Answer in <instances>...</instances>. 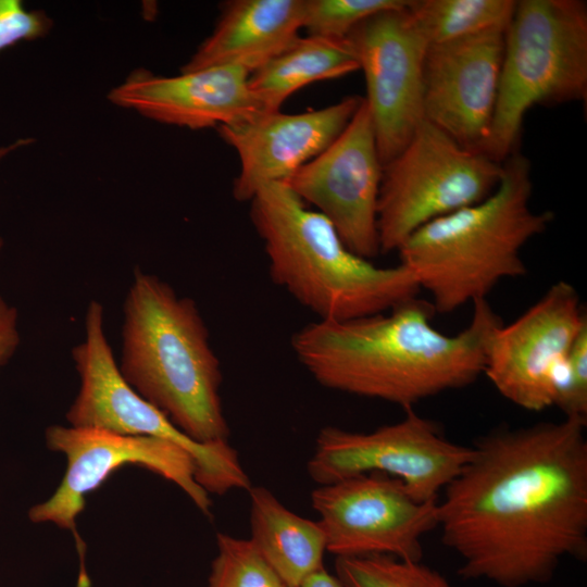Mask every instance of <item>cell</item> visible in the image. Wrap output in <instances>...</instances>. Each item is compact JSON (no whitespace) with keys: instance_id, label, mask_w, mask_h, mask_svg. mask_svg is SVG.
I'll return each mask as SVG.
<instances>
[{"instance_id":"3957f363","label":"cell","mask_w":587,"mask_h":587,"mask_svg":"<svg viewBox=\"0 0 587 587\" xmlns=\"http://www.w3.org/2000/svg\"><path fill=\"white\" fill-rule=\"evenodd\" d=\"M123 315L125 382L192 440L227 441L220 361L196 302L136 267Z\"/></svg>"},{"instance_id":"ffe728a7","label":"cell","mask_w":587,"mask_h":587,"mask_svg":"<svg viewBox=\"0 0 587 587\" xmlns=\"http://www.w3.org/2000/svg\"><path fill=\"white\" fill-rule=\"evenodd\" d=\"M360 70L348 38L298 37L287 49L249 75V87L265 112L279 111L300 88Z\"/></svg>"},{"instance_id":"7c38bea8","label":"cell","mask_w":587,"mask_h":587,"mask_svg":"<svg viewBox=\"0 0 587 587\" xmlns=\"http://www.w3.org/2000/svg\"><path fill=\"white\" fill-rule=\"evenodd\" d=\"M586 325L574 286L557 282L517 319L494 329L483 374L522 409L553 407L566 357Z\"/></svg>"},{"instance_id":"9c48e42d","label":"cell","mask_w":587,"mask_h":587,"mask_svg":"<svg viewBox=\"0 0 587 587\" xmlns=\"http://www.w3.org/2000/svg\"><path fill=\"white\" fill-rule=\"evenodd\" d=\"M47 447L63 453L66 471L57 490L46 501L30 508L34 523L50 522L72 532L79 554L78 587H88L85 569L86 546L76 519L84 511L86 496L114 471L137 464L178 486L205 515L212 501L196 480V462L184 448L148 436H126L101 429L52 425L46 430Z\"/></svg>"},{"instance_id":"5bb4252c","label":"cell","mask_w":587,"mask_h":587,"mask_svg":"<svg viewBox=\"0 0 587 587\" xmlns=\"http://www.w3.org/2000/svg\"><path fill=\"white\" fill-rule=\"evenodd\" d=\"M408 4L365 18L347 36L364 73V100L383 165L399 154L424 121L423 68L428 43L414 26Z\"/></svg>"},{"instance_id":"8992f818","label":"cell","mask_w":587,"mask_h":587,"mask_svg":"<svg viewBox=\"0 0 587 587\" xmlns=\"http://www.w3.org/2000/svg\"><path fill=\"white\" fill-rule=\"evenodd\" d=\"M586 96V2L516 1L505 30L497 103L482 152L502 163L517 151L530 108L585 101Z\"/></svg>"},{"instance_id":"603a6c76","label":"cell","mask_w":587,"mask_h":587,"mask_svg":"<svg viewBox=\"0 0 587 587\" xmlns=\"http://www.w3.org/2000/svg\"><path fill=\"white\" fill-rule=\"evenodd\" d=\"M208 587H287L250 539L217 534Z\"/></svg>"},{"instance_id":"ac0fdd59","label":"cell","mask_w":587,"mask_h":587,"mask_svg":"<svg viewBox=\"0 0 587 587\" xmlns=\"http://www.w3.org/2000/svg\"><path fill=\"white\" fill-rule=\"evenodd\" d=\"M303 0H229L180 72L235 66L250 73L287 49L302 28Z\"/></svg>"},{"instance_id":"83f0119b","label":"cell","mask_w":587,"mask_h":587,"mask_svg":"<svg viewBox=\"0 0 587 587\" xmlns=\"http://www.w3.org/2000/svg\"><path fill=\"white\" fill-rule=\"evenodd\" d=\"M296 587H344L341 582L324 567L309 575Z\"/></svg>"},{"instance_id":"7a4b0ae2","label":"cell","mask_w":587,"mask_h":587,"mask_svg":"<svg viewBox=\"0 0 587 587\" xmlns=\"http://www.w3.org/2000/svg\"><path fill=\"white\" fill-rule=\"evenodd\" d=\"M473 307L471 322L455 335L436 329L435 309L416 297L384 313L316 320L292 336L291 346L322 386L409 409L484 373L488 340L502 321L487 299Z\"/></svg>"},{"instance_id":"6da1fadb","label":"cell","mask_w":587,"mask_h":587,"mask_svg":"<svg viewBox=\"0 0 587 587\" xmlns=\"http://www.w3.org/2000/svg\"><path fill=\"white\" fill-rule=\"evenodd\" d=\"M587 419L564 416L479 437L437 502L458 574L500 587L549 583L587 559Z\"/></svg>"},{"instance_id":"5b68a950","label":"cell","mask_w":587,"mask_h":587,"mask_svg":"<svg viewBox=\"0 0 587 587\" xmlns=\"http://www.w3.org/2000/svg\"><path fill=\"white\" fill-rule=\"evenodd\" d=\"M249 202L271 278L319 321L384 313L417 297L421 289L405 265L377 266L351 251L285 182L262 187Z\"/></svg>"},{"instance_id":"277c9868","label":"cell","mask_w":587,"mask_h":587,"mask_svg":"<svg viewBox=\"0 0 587 587\" xmlns=\"http://www.w3.org/2000/svg\"><path fill=\"white\" fill-rule=\"evenodd\" d=\"M532 192L530 162L516 151L502 162L488 197L426 223L404 240L400 263L429 294L436 312L486 299L502 279L526 273L522 248L553 220L552 212L530 208Z\"/></svg>"},{"instance_id":"cb8c5ba5","label":"cell","mask_w":587,"mask_h":587,"mask_svg":"<svg viewBox=\"0 0 587 587\" xmlns=\"http://www.w3.org/2000/svg\"><path fill=\"white\" fill-rule=\"evenodd\" d=\"M409 0H303L302 28L309 36L344 39L365 18L401 9Z\"/></svg>"},{"instance_id":"484cf974","label":"cell","mask_w":587,"mask_h":587,"mask_svg":"<svg viewBox=\"0 0 587 587\" xmlns=\"http://www.w3.org/2000/svg\"><path fill=\"white\" fill-rule=\"evenodd\" d=\"M52 18L40 10H27L20 0H0V51L18 42L46 37Z\"/></svg>"},{"instance_id":"4fadbf2b","label":"cell","mask_w":587,"mask_h":587,"mask_svg":"<svg viewBox=\"0 0 587 587\" xmlns=\"http://www.w3.org/2000/svg\"><path fill=\"white\" fill-rule=\"evenodd\" d=\"M382 174L372 116L362 98L337 139L285 183L304 203L317 208L351 251L371 260L380 252L377 204Z\"/></svg>"},{"instance_id":"f1b7e54d","label":"cell","mask_w":587,"mask_h":587,"mask_svg":"<svg viewBox=\"0 0 587 587\" xmlns=\"http://www.w3.org/2000/svg\"><path fill=\"white\" fill-rule=\"evenodd\" d=\"M33 142L32 138H20L15 141L1 146L0 147V162L8 157L10 153L14 152L15 150H18L21 148H24Z\"/></svg>"},{"instance_id":"d4e9b609","label":"cell","mask_w":587,"mask_h":587,"mask_svg":"<svg viewBox=\"0 0 587 587\" xmlns=\"http://www.w3.org/2000/svg\"><path fill=\"white\" fill-rule=\"evenodd\" d=\"M554 407L565 416L587 419V325L577 335L566 357Z\"/></svg>"},{"instance_id":"e0dca14e","label":"cell","mask_w":587,"mask_h":587,"mask_svg":"<svg viewBox=\"0 0 587 587\" xmlns=\"http://www.w3.org/2000/svg\"><path fill=\"white\" fill-rule=\"evenodd\" d=\"M250 72L217 66L176 76L146 68L132 72L108 100L158 123L203 129L249 120L265 112L249 87Z\"/></svg>"},{"instance_id":"7402d4cb","label":"cell","mask_w":587,"mask_h":587,"mask_svg":"<svg viewBox=\"0 0 587 587\" xmlns=\"http://www.w3.org/2000/svg\"><path fill=\"white\" fill-rule=\"evenodd\" d=\"M335 570L344 587H452L440 572L421 561L390 555L336 558Z\"/></svg>"},{"instance_id":"d6986e66","label":"cell","mask_w":587,"mask_h":587,"mask_svg":"<svg viewBox=\"0 0 587 587\" xmlns=\"http://www.w3.org/2000/svg\"><path fill=\"white\" fill-rule=\"evenodd\" d=\"M251 538L287 587L323 567L326 537L320 522L301 517L266 488H249Z\"/></svg>"},{"instance_id":"44dd1931","label":"cell","mask_w":587,"mask_h":587,"mask_svg":"<svg viewBox=\"0 0 587 587\" xmlns=\"http://www.w3.org/2000/svg\"><path fill=\"white\" fill-rule=\"evenodd\" d=\"M514 0H410L407 11L428 46L508 26Z\"/></svg>"},{"instance_id":"9a60e30c","label":"cell","mask_w":587,"mask_h":587,"mask_svg":"<svg viewBox=\"0 0 587 587\" xmlns=\"http://www.w3.org/2000/svg\"><path fill=\"white\" fill-rule=\"evenodd\" d=\"M507 27L427 48L423 68L424 120L464 148L482 152L488 138Z\"/></svg>"},{"instance_id":"30bf717a","label":"cell","mask_w":587,"mask_h":587,"mask_svg":"<svg viewBox=\"0 0 587 587\" xmlns=\"http://www.w3.org/2000/svg\"><path fill=\"white\" fill-rule=\"evenodd\" d=\"M404 411L402 420L370 433L323 428L308 463L311 479L327 485L379 472L401 479L419 501H437L469 461L472 448L449 440L413 408Z\"/></svg>"},{"instance_id":"52a82bcc","label":"cell","mask_w":587,"mask_h":587,"mask_svg":"<svg viewBox=\"0 0 587 587\" xmlns=\"http://www.w3.org/2000/svg\"><path fill=\"white\" fill-rule=\"evenodd\" d=\"M104 309L91 300L85 315V339L72 349L79 391L65 417L70 426L171 441L196 462V480L210 495L249 489V476L227 441L201 444L178 429L123 378L104 333Z\"/></svg>"},{"instance_id":"4316f807","label":"cell","mask_w":587,"mask_h":587,"mask_svg":"<svg viewBox=\"0 0 587 587\" xmlns=\"http://www.w3.org/2000/svg\"><path fill=\"white\" fill-rule=\"evenodd\" d=\"M3 239L0 237V251ZM21 341L17 328V310L0 296V370L14 355Z\"/></svg>"},{"instance_id":"ba28073f","label":"cell","mask_w":587,"mask_h":587,"mask_svg":"<svg viewBox=\"0 0 587 587\" xmlns=\"http://www.w3.org/2000/svg\"><path fill=\"white\" fill-rule=\"evenodd\" d=\"M502 163L462 147L423 121L383 165L377 204L380 252L398 251L426 223L479 202L497 187Z\"/></svg>"},{"instance_id":"8fae6325","label":"cell","mask_w":587,"mask_h":587,"mask_svg":"<svg viewBox=\"0 0 587 587\" xmlns=\"http://www.w3.org/2000/svg\"><path fill=\"white\" fill-rule=\"evenodd\" d=\"M336 558L390 555L421 561L422 538L437 528V501L415 499L404 483L372 472L320 485L311 495Z\"/></svg>"},{"instance_id":"2e32d148","label":"cell","mask_w":587,"mask_h":587,"mask_svg":"<svg viewBox=\"0 0 587 587\" xmlns=\"http://www.w3.org/2000/svg\"><path fill=\"white\" fill-rule=\"evenodd\" d=\"M361 101V97L349 96L319 110L263 112L218 126L221 138L235 149L240 162L233 197L250 201L262 187L287 180L337 139Z\"/></svg>"}]
</instances>
